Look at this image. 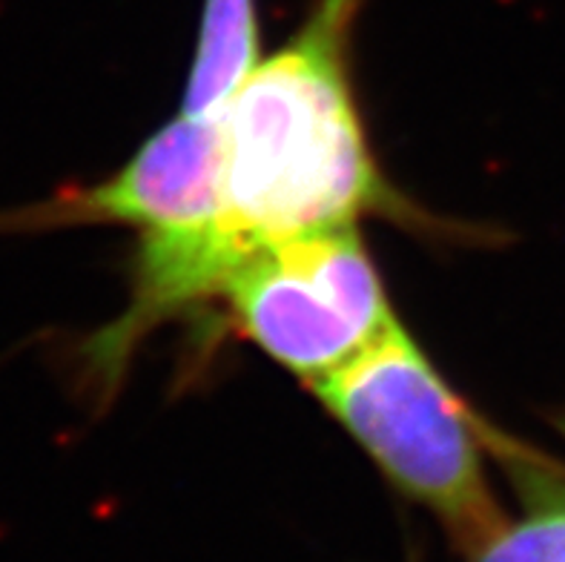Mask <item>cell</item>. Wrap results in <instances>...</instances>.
I'll return each mask as SVG.
<instances>
[{
  "instance_id": "cell-1",
  "label": "cell",
  "mask_w": 565,
  "mask_h": 562,
  "mask_svg": "<svg viewBox=\"0 0 565 562\" xmlns=\"http://www.w3.org/2000/svg\"><path fill=\"white\" fill-rule=\"evenodd\" d=\"M362 0H313L305 23L218 115L222 219L256 250L362 215L408 213L385 184L351 84Z\"/></svg>"
},
{
  "instance_id": "cell-5",
  "label": "cell",
  "mask_w": 565,
  "mask_h": 562,
  "mask_svg": "<svg viewBox=\"0 0 565 562\" xmlns=\"http://www.w3.org/2000/svg\"><path fill=\"white\" fill-rule=\"evenodd\" d=\"M258 64L256 0H204L181 115L218 118Z\"/></svg>"
},
{
  "instance_id": "cell-2",
  "label": "cell",
  "mask_w": 565,
  "mask_h": 562,
  "mask_svg": "<svg viewBox=\"0 0 565 562\" xmlns=\"http://www.w3.org/2000/svg\"><path fill=\"white\" fill-rule=\"evenodd\" d=\"M310 384L396 491L428 508L468 556L500 534L505 513L482 465L494 431L480 425L399 321Z\"/></svg>"
},
{
  "instance_id": "cell-3",
  "label": "cell",
  "mask_w": 565,
  "mask_h": 562,
  "mask_svg": "<svg viewBox=\"0 0 565 562\" xmlns=\"http://www.w3.org/2000/svg\"><path fill=\"white\" fill-rule=\"evenodd\" d=\"M222 296L247 339L316 382L396 321L356 224L258 244Z\"/></svg>"
},
{
  "instance_id": "cell-4",
  "label": "cell",
  "mask_w": 565,
  "mask_h": 562,
  "mask_svg": "<svg viewBox=\"0 0 565 562\" xmlns=\"http://www.w3.org/2000/svg\"><path fill=\"white\" fill-rule=\"evenodd\" d=\"M218 118L161 127L113 179L0 210V235L50 233L78 224H127L143 235H181L222 224Z\"/></svg>"
},
{
  "instance_id": "cell-6",
  "label": "cell",
  "mask_w": 565,
  "mask_h": 562,
  "mask_svg": "<svg viewBox=\"0 0 565 562\" xmlns=\"http://www.w3.org/2000/svg\"><path fill=\"white\" fill-rule=\"evenodd\" d=\"M505 456L516 485L529 494V511L523 520L505 522L500 534L473 551L471 562H565V485L514 450H505Z\"/></svg>"
}]
</instances>
